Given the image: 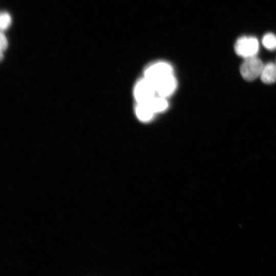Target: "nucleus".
Instances as JSON below:
<instances>
[{"instance_id": "nucleus-7", "label": "nucleus", "mask_w": 276, "mask_h": 276, "mask_svg": "<svg viewBox=\"0 0 276 276\" xmlns=\"http://www.w3.org/2000/svg\"><path fill=\"white\" fill-rule=\"evenodd\" d=\"M261 81L265 84H272L276 82V64L269 62L264 65L260 76Z\"/></svg>"}, {"instance_id": "nucleus-9", "label": "nucleus", "mask_w": 276, "mask_h": 276, "mask_svg": "<svg viewBox=\"0 0 276 276\" xmlns=\"http://www.w3.org/2000/svg\"><path fill=\"white\" fill-rule=\"evenodd\" d=\"M262 42L266 49L273 51L276 49V36L273 33H267L263 37Z\"/></svg>"}, {"instance_id": "nucleus-8", "label": "nucleus", "mask_w": 276, "mask_h": 276, "mask_svg": "<svg viewBox=\"0 0 276 276\" xmlns=\"http://www.w3.org/2000/svg\"><path fill=\"white\" fill-rule=\"evenodd\" d=\"M148 104L154 112L157 113L165 111L168 107L167 98L158 95L155 96Z\"/></svg>"}, {"instance_id": "nucleus-2", "label": "nucleus", "mask_w": 276, "mask_h": 276, "mask_svg": "<svg viewBox=\"0 0 276 276\" xmlns=\"http://www.w3.org/2000/svg\"><path fill=\"white\" fill-rule=\"evenodd\" d=\"M236 54L244 59L257 56L259 44L258 39L252 36H242L239 38L234 46Z\"/></svg>"}, {"instance_id": "nucleus-3", "label": "nucleus", "mask_w": 276, "mask_h": 276, "mask_svg": "<svg viewBox=\"0 0 276 276\" xmlns=\"http://www.w3.org/2000/svg\"><path fill=\"white\" fill-rule=\"evenodd\" d=\"M264 65L257 56L244 59L240 67L241 75L245 80L252 81L260 76Z\"/></svg>"}, {"instance_id": "nucleus-11", "label": "nucleus", "mask_w": 276, "mask_h": 276, "mask_svg": "<svg viewBox=\"0 0 276 276\" xmlns=\"http://www.w3.org/2000/svg\"><path fill=\"white\" fill-rule=\"evenodd\" d=\"M1 51L5 50L8 47V41L6 36L2 33H1Z\"/></svg>"}, {"instance_id": "nucleus-5", "label": "nucleus", "mask_w": 276, "mask_h": 276, "mask_svg": "<svg viewBox=\"0 0 276 276\" xmlns=\"http://www.w3.org/2000/svg\"><path fill=\"white\" fill-rule=\"evenodd\" d=\"M177 85L174 74L165 77L153 84L156 95L165 98L169 97L175 91Z\"/></svg>"}, {"instance_id": "nucleus-10", "label": "nucleus", "mask_w": 276, "mask_h": 276, "mask_svg": "<svg viewBox=\"0 0 276 276\" xmlns=\"http://www.w3.org/2000/svg\"><path fill=\"white\" fill-rule=\"evenodd\" d=\"M11 23V18L10 15L6 13L3 12L1 14L0 26L2 30L7 29Z\"/></svg>"}, {"instance_id": "nucleus-4", "label": "nucleus", "mask_w": 276, "mask_h": 276, "mask_svg": "<svg viewBox=\"0 0 276 276\" xmlns=\"http://www.w3.org/2000/svg\"><path fill=\"white\" fill-rule=\"evenodd\" d=\"M133 95L136 103H148L156 93L153 85L144 77L140 79L135 84Z\"/></svg>"}, {"instance_id": "nucleus-6", "label": "nucleus", "mask_w": 276, "mask_h": 276, "mask_svg": "<svg viewBox=\"0 0 276 276\" xmlns=\"http://www.w3.org/2000/svg\"><path fill=\"white\" fill-rule=\"evenodd\" d=\"M135 112L141 121L148 122L151 121L155 113L148 104L136 103Z\"/></svg>"}, {"instance_id": "nucleus-12", "label": "nucleus", "mask_w": 276, "mask_h": 276, "mask_svg": "<svg viewBox=\"0 0 276 276\" xmlns=\"http://www.w3.org/2000/svg\"><path fill=\"white\" fill-rule=\"evenodd\" d=\"M276 64V63H275Z\"/></svg>"}, {"instance_id": "nucleus-1", "label": "nucleus", "mask_w": 276, "mask_h": 276, "mask_svg": "<svg viewBox=\"0 0 276 276\" xmlns=\"http://www.w3.org/2000/svg\"><path fill=\"white\" fill-rule=\"evenodd\" d=\"M174 74L172 65L167 62L159 61L148 65L144 71V77L153 85L161 79Z\"/></svg>"}]
</instances>
